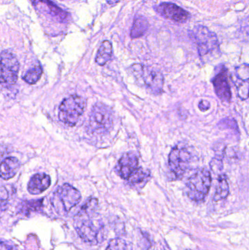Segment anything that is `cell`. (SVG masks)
<instances>
[{
    "label": "cell",
    "instance_id": "1",
    "mask_svg": "<svg viewBox=\"0 0 249 250\" xmlns=\"http://www.w3.org/2000/svg\"><path fill=\"white\" fill-rule=\"evenodd\" d=\"M191 38L197 44L199 54L202 59L209 60L219 54V44L214 32L207 27L198 26L191 31Z\"/></svg>",
    "mask_w": 249,
    "mask_h": 250
},
{
    "label": "cell",
    "instance_id": "2",
    "mask_svg": "<svg viewBox=\"0 0 249 250\" xmlns=\"http://www.w3.org/2000/svg\"><path fill=\"white\" fill-rule=\"evenodd\" d=\"M81 199L80 192L68 184H64L56 190L51 198L53 207L58 214L67 215Z\"/></svg>",
    "mask_w": 249,
    "mask_h": 250
},
{
    "label": "cell",
    "instance_id": "3",
    "mask_svg": "<svg viewBox=\"0 0 249 250\" xmlns=\"http://www.w3.org/2000/svg\"><path fill=\"white\" fill-rule=\"evenodd\" d=\"M212 178L209 170L203 168L190 176L187 184V195L192 201H204L211 187Z\"/></svg>",
    "mask_w": 249,
    "mask_h": 250
},
{
    "label": "cell",
    "instance_id": "4",
    "mask_svg": "<svg viewBox=\"0 0 249 250\" xmlns=\"http://www.w3.org/2000/svg\"><path fill=\"white\" fill-rule=\"evenodd\" d=\"M95 214H86L77 212L74 219V226L77 234L86 243L96 245L99 243L101 236L99 225L94 220Z\"/></svg>",
    "mask_w": 249,
    "mask_h": 250
},
{
    "label": "cell",
    "instance_id": "5",
    "mask_svg": "<svg viewBox=\"0 0 249 250\" xmlns=\"http://www.w3.org/2000/svg\"><path fill=\"white\" fill-rule=\"evenodd\" d=\"M86 101L78 95H72L61 103L58 111L60 121L69 126H75L84 112Z\"/></svg>",
    "mask_w": 249,
    "mask_h": 250
},
{
    "label": "cell",
    "instance_id": "6",
    "mask_svg": "<svg viewBox=\"0 0 249 250\" xmlns=\"http://www.w3.org/2000/svg\"><path fill=\"white\" fill-rule=\"evenodd\" d=\"M133 73L143 81L144 86L153 95H159L162 92L164 86V76L157 69L145 67L140 64L132 66Z\"/></svg>",
    "mask_w": 249,
    "mask_h": 250
},
{
    "label": "cell",
    "instance_id": "7",
    "mask_svg": "<svg viewBox=\"0 0 249 250\" xmlns=\"http://www.w3.org/2000/svg\"><path fill=\"white\" fill-rule=\"evenodd\" d=\"M113 126V114L109 107L98 103L94 105L89 117V130L102 133Z\"/></svg>",
    "mask_w": 249,
    "mask_h": 250
},
{
    "label": "cell",
    "instance_id": "8",
    "mask_svg": "<svg viewBox=\"0 0 249 250\" xmlns=\"http://www.w3.org/2000/svg\"><path fill=\"white\" fill-rule=\"evenodd\" d=\"M191 152L185 147H175L169 155V168L175 178H181L191 163Z\"/></svg>",
    "mask_w": 249,
    "mask_h": 250
},
{
    "label": "cell",
    "instance_id": "9",
    "mask_svg": "<svg viewBox=\"0 0 249 250\" xmlns=\"http://www.w3.org/2000/svg\"><path fill=\"white\" fill-rule=\"evenodd\" d=\"M19 63L17 58L11 53L4 51L0 57V83L14 84L17 82Z\"/></svg>",
    "mask_w": 249,
    "mask_h": 250
},
{
    "label": "cell",
    "instance_id": "10",
    "mask_svg": "<svg viewBox=\"0 0 249 250\" xmlns=\"http://www.w3.org/2000/svg\"><path fill=\"white\" fill-rule=\"evenodd\" d=\"M156 11L166 19L179 23H184L190 18V14L187 10L172 3H161L156 7Z\"/></svg>",
    "mask_w": 249,
    "mask_h": 250
},
{
    "label": "cell",
    "instance_id": "11",
    "mask_svg": "<svg viewBox=\"0 0 249 250\" xmlns=\"http://www.w3.org/2000/svg\"><path fill=\"white\" fill-rule=\"evenodd\" d=\"M213 83L215 92L218 98L224 102H230L232 94H231L230 86L228 82L227 70H222V72L218 73L213 79Z\"/></svg>",
    "mask_w": 249,
    "mask_h": 250
},
{
    "label": "cell",
    "instance_id": "12",
    "mask_svg": "<svg viewBox=\"0 0 249 250\" xmlns=\"http://www.w3.org/2000/svg\"><path fill=\"white\" fill-rule=\"evenodd\" d=\"M138 158L133 153L124 154L118 161V172L122 179L127 180L138 167Z\"/></svg>",
    "mask_w": 249,
    "mask_h": 250
},
{
    "label": "cell",
    "instance_id": "13",
    "mask_svg": "<svg viewBox=\"0 0 249 250\" xmlns=\"http://www.w3.org/2000/svg\"><path fill=\"white\" fill-rule=\"evenodd\" d=\"M35 7L46 15H49L58 21L63 22L67 19V13L57 7L50 0H32Z\"/></svg>",
    "mask_w": 249,
    "mask_h": 250
},
{
    "label": "cell",
    "instance_id": "14",
    "mask_svg": "<svg viewBox=\"0 0 249 250\" xmlns=\"http://www.w3.org/2000/svg\"><path fill=\"white\" fill-rule=\"evenodd\" d=\"M51 185V178L48 175L35 174L28 184V191L32 195H39L46 190Z\"/></svg>",
    "mask_w": 249,
    "mask_h": 250
},
{
    "label": "cell",
    "instance_id": "15",
    "mask_svg": "<svg viewBox=\"0 0 249 250\" xmlns=\"http://www.w3.org/2000/svg\"><path fill=\"white\" fill-rule=\"evenodd\" d=\"M20 166V162L17 158L7 157L0 165V177L4 180L12 179L19 171Z\"/></svg>",
    "mask_w": 249,
    "mask_h": 250
},
{
    "label": "cell",
    "instance_id": "16",
    "mask_svg": "<svg viewBox=\"0 0 249 250\" xmlns=\"http://www.w3.org/2000/svg\"><path fill=\"white\" fill-rule=\"evenodd\" d=\"M113 47L112 44L110 41H105L101 44L97 54H96V64L100 66L105 65L112 57Z\"/></svg>",
    "mask_w": 249,
    "mask_h": 250
},
{
    "label": "cell",
    "instance_id": "17",
    "mask_svg": "<svg viewBox=\"0 0 249 250\" xmlns=\"http://www.w3.org/2000/svg\"><path fill=\"white\" fill-rule=\"evenodd\" d=\"M149 22L146 18L142 16H137L134 19L133 27L131 29L132 38H138L143 36L149 29Z\"/></svg>",
    "mask_w": 249,
    "mask_h": 250
},
{
    "label": "cell",
    "instance_id": "18",
    "mask_svg": "<svg viewBox=\"0 0 249 250\" xmlns=\"http://www.w3.org/2000/svg\"><path fill=\"white\" fill-rule=\"evenodd\" d=\"M230 193V187L228 178L225 175H221L218 179L217 186L215 192L213 200L215 201L226 199Z\"/></svg>",
    "mask_w": 249,
    "mask_h": 250
},
{
    "label": "cell",
    "instance_id": "19",
    "mask_svg": "<svg viewBox=\"0 0 249 250\" xmlns=\"http://www.w3.org/2000/svg\"><path fill=\"white\" fill-rule=\"evenodd\" d=\"M42 199L22 201L19 205V211L20 214L29 215L31 213L40 211L42 208Z\"/></svg>",
    "mask_w": 249,
    "mask_h": 250
},
{
    "label": "cell",
    "instance_id": "20",
    "mask_svg": "<svg viewBox=\"0 0 249 250\" xmlns=\"http://www.w3.org/2000/svg\"><path fill=\"white\" fill-rule=\"evenodd\" d=\"M151 173L149 170L146 169L142 168V167H137L131 176L127 179L130 184L133 185H137V184L142 183L144 182L146 179H149L150 177Z\"/></svg>",
    "mask_w": 249,
    "mask_h": 250
},
{
    "label": "cell",
    "instance_id": "21",
    "mask_svg": "<svg viewBox=\"0 0 249 250\" xmlns=\"http://www.w3.org/2000/svg\"><path fill=\"white\" fill-rule=\"evenodd\" d=\"M42 74V69L41 66H35L33 68L28 70L27 73L23 76V80L29 84H35L40 79Z\"/></svg>",
    "mask_w": 249,
    "mask_h": 250
},
{
    "label": "cell",
    "instance_id": "22",
    "mask_svg": "<svg viewBox=\"0 0 249 250\" xmlns=\"http://www.w3.org/2000/svg\"><path fill=\"white\" fill-rule=\"evenodd\" d=\"M107 250H133V248L127 241L117 238L111 240Z\"/></svg>",
    "mask_w": 249,
    "mask_h": 250
},
{
    "label": "cell",
    "instance_id": "23",
    "mask_svg": "<svg viewBox=\"0 0 249 250\" xmlns=\"http://www.w3.org/2000/svg\"><path fill=\"white\" fill-rule=\"evenodd\" d=\"M211 167L213 171L216 172L222 170L223 169V163H222V159L219 157H215L212 160L211 163Z\"/></svg>",
    "mask_w": 249,
    "mask_h": 250
},
{
    "label": "cell",
    "instance_id": "24",
    "mask_svg": "<svg viewBox=\"0 0 249 250\" xmlns=\"http://www.w3.org/2000/svg\"><path fill=\"white\" fill-rule=\"evenodd\" d=\"M8 198V193L4 188L0 189V202L6 203Z\"/></svg>",
    "mask_w": 249,
    "mask_h": 250
},
{
    "label": "cell",
    "instance_id": "25",
    "mask_svg": "<svg viewBox=\"0 0 249 250\" xmlns=\"http://www.w3.org/2000/svg\"><path fill=\"white\" fill-rule=\"evenodd\" d=\"M210 108V104L209 101H201L200 104H199V108L202 111H206Z\"/></svg>",
    "mask_w": 249,
    "mask_h": 250
},
{
    "label": "cell",
    "instance_id": "26",
    "mask_svg": "<svg viewBox=\"0 0 249 250\" xmlns=\"http://www.w3.org/2000/svg\"><path fill=\"white\" fill-rule=\"evenodd\" d=\"M0 250H18L17 248L13 245H8L5 242H0Z\"/></svg>",
    "mask_w": 249,
    "mask_h": 250
}]
</instances>
